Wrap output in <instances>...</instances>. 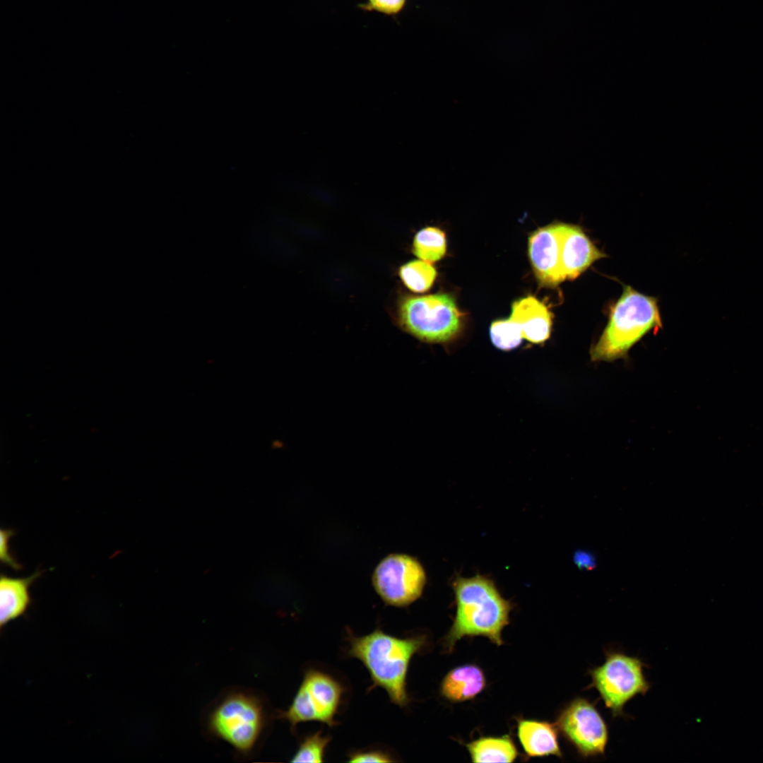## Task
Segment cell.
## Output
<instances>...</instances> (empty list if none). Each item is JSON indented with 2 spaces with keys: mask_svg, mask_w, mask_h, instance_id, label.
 <instances>
[{
  "mask_svg": "<svg viewBox=\"0 0 763 763\" xmlns=\"http://www.w3.org/2000/svg\"><path fill=\"white\" fill-rule=\"evenodd\" d=\"M446 241L444 232L434 227L419 230L414 237L413 252L421 260L436 262L445 255Z\"/></svg>",
  "mask_w": 763,
  "mask_h": 763,
  "instance_id": "17",
  "label": "cell"
},
{
  "mask_svg": "<svg viewBox=\"0 0 763 763\" xmlns=\"http://www.w3.org/2000/svg\"><path fill=\"white\" fill-rule=\"evenodd\" d=\"M426 573L421 563L406 554H390L376 567L372 574L374 590L389 605L406 607L422 595Z\"/></svg>",
  "mask_w": 763,
  "mask_h": 763,
  "instance_id": "8",
  "label": "cell"
},
{
  "mask_svg": "<svg viewBox=\"0 0 763 763\" xmlns=\"http://www.w3.org/2000/svg\"><path fill=\"white\" fill-rule=\"evenodd\" d=\"M344 692L343 685L331 674L308 668L288 708L275 717L288 721L292 731L299 723L308 721L335 726Z\"/></svg>",
  "mask_w": 763,
  "mask_h": 763,
  "instance_id": "6",
  "label": "cell"
},
{
  "mask_svg": "<svg viewBox=\"0 0 763 763\" xmlns=\"http://www.w3.org/2000/svg\"><path fill=\"white\" fill-rule=\"evenodd\" d=\"M42 574L37 571L25 578L1 574L0 577V629L23 616L32 603L30 586Z\"/></svg>",
  "mask_w": 763,
  "mask_h": 763,
  "instance_id": "13",
  "label": "cell"
},
{
  "mask_svg": "<svg viewBox=\"0 0 763 763\" xmlns=\"http://www.w3.org/2000/svg\"><path fill=\"white\" fill-rule=\"evenodd\" d=\"M661 327L657 300L624 286L620 297L610 309L607 326L591 348V359L610 362L625 358L644 335Z\"/></svg>",
  "mask_w": 763,
  "mask_h": 763,
  "instance_id": "4",
  "label": "cell"
},
{
  "mask_svg": "<svg viewBox=\"0 0 763 763\" xmlns=\"http://www.w3.org/2000/svg\"><path fill=\"white\" fill-rule=\"evenodd\" d=\"M573 559L575 564L582 570H591L596 566V558L588 550H576L574 554Z\"/></svg>",
  "mask_w": 763,
  "mask_h": 763,
  "instance_id": "24",
  "label": "cell"
},
{
  "mask_svg": "<svg viewBox=\"0 0 763 763\" xmlns=\"http://www.w3.org/2000/svg\"><path fill=\"white\" fill-rule=\"evenodd\" d=\"M331 740L329 735L319 731L306 735L300 743L291 759L292 762H322L326 749Z\"/></svg>",
  "mask_w": 763,
  "mask_h": 763,
  "instance_id": "19",
  "label": "cell"
},
{
  "mask_svg": "<svg viewBox=\"0 0 763 763\" xmlns=\"http://www.w3.org/2000/svg\"><path fill=\"white\" fill-rule=\"evenodd\" d=\"M348 655L359 660L367 668L372 685L384 689L394 704L406 707L410 702L407 676L412 658L427 644L425 635L397 637L379 628L359 637L348 633Z\"/></svg>",
  "mask_w": 763,
  "mask_h": 763,
  "instance_id": "1",
  "label": "cell"
},
{
  "mask_svg": "<svg viewBox=\"0 0 763 763\" xmlns=\"http://www.w3.org/2000/svg\"><path fill=\"white\" fill-rule=\"evenodd\" d=\"M398 275L403 283L414 292H424L432 285L437 271L429 262L413 260L402 265Z\"/></svg>",
  "mask_w": 763,
  "mask_h": 763,
  "instance_id": "18",
  "label": "cell"
},
{
  "mask_svg": "<svg viewBox=\"0 0 763 763\" xmlns=\"http://www.w3.org/2000/svg\"><path fill=\"white\" fill-rule=\"evenodd\" d=\"M562 223H553L533 232L528 239V256L539 283L556 287L566 280L561 262Z\"/></svg>",
  "mask_w": 763,
  "mask_h": 763,
  "instance_id": "10",
  "label": "cell"
},
{
  "mask_svg": "<svg viewBox=\"0 0 763 763\" xmlns=\"http://www.w3.org/2000/svg\"><path fill=\"white\" fill-rule=\"evenodd\" d=\"M398 320L408 333L425 342L442 343L454 338L461 326V314L450 295L439 293L404 298Z\"/></svg>",
  "mask_w": 763,
  "mask_h": 763,
  "instance_id": "5",
  "label": "cell"
},
{
  "mask_svg": "<svg viewBox=\"0 0 763 763\" xmlns=\"http://www.w3.org/2000/svg\"><path fill=\"white\" fill-rule=\"evenodd\" d=\"M557 727L548 721L521 719L518 722L517 736L524 752L529 757L562 756Z\"/></svg>",
  "mask_w": 763,
  "mask_h": 763,
  "instance_id": "14",
  "label": "cell"
},
{
  "mask_svg": "<svg viewBox=\"0 0 763 763\" xmlns=\"http://www.w3.org/2000/svg\"><path fill=\"white\" fill-rule=\"evenodd\" d=\"M552 318L548 307L531 295L514 302L509 317L519 329L524 339L534 344L543 343L549 338Z\"/></svg>",
  "mask_w": 763,
  "mask_h": 763,
  "instance_id": "12",
  "label": "cell"
},
{
  "mask_svg": "<svg viewBox=\"0 0 763 763\" xmlns=\"http://www.w3.org/2000/svg\"><path fill=\"white\" fill-rule=\"evenodd\" d=\"M396 759L389 752L378 748L362 749L348 755L349 762H394Z\"/></svg>",
  "mask_w": 763,
  "mask_h": 763,
  "instance_id": "22",
  "label": "cell"
},
{
  "mask_svg": "<svg viewBox=\"0 0 763 763\" xmlns=\"http://www.w3.org/2000/svg\"><path fill=\"white\" fill-rule=\"evenodd\" d=\"M13 535L14 531L11 529H1L0 558L5 565L13 569L20 570L22 569V565L13 556L10 550L9 540Z\"/></svg>",
  "mask_w": 763,
  "mask_h": 763,
  "instance_id": "23",
  "label": "cell"
},
{
  "mask_svg": "<svg viewBox=\"0 0 763 763\" xmlns=\"http://www.w3.org/2000/svg\"><path fill=\"white\" fill-rule=\"evenodd\" d=\"M456 615L443 639L444 649L451 652L464 637L483 636L493 644H503L502 633L509 622L512 605L499 592L491 579L481 575L453 581Z\"/></svg>",
  "mask_w": 763,
  "mask_h": 763,
  "instance_id": "2",
  "label": "cell"
},
{
  "mask_svg": "<svg viewBox=\"0 0 763 763\" xmlns=\"http://www.w3.org/2000/svg\"><path fill=\"white\" fill-rule=\"evenodd\" d=\"M490 337L492 344L504 351L516 348L524 339L519 329L509 318L493 321L490 328Z\"/></svg>",
  "mask_w": 763,
  "mask_h": 763,
  "instance_id": "20",
  "label": "cell"
},
{
  "mask_svg": "<svg viewBox=\"0 0 763 763\" xmlns=\"http://www.w3.org/2000/svg\"><path fill=\"white\" fill-rule=\"evenodd\" d=\"M556 726L583 758L605 754L608 726L595 704L588 699L576 697L569 702L560 711Z\"/></svg>",
  "mask_w": 763,
  "mask_h": 763,
  "instance_id": "9",
  "label": "cell"
},
{
  "mask_svg": "<svg viewBox=\"0 0 763 763\" xmlns=\"http://www.w3.org/2000/svg\"><path fill=\"white\" fill-rule=\"evenodd\" d=\"M473 762H512L518 750L509 735L482 737L466 745Z\"/></svg>",
  "mask_w": 763,
  "mask_h": 763,
  "instance_id": "16",
  "label": "cell"
},
{
  "mask_svg": "<svg viewBox=\"0 0 763 763\" xmlns=\"http://www.w3.org/2000/svg\"><path fill=\"white\" fill-rule=\"evenodd\" d=\"M270 721L265 700L249 690H232L210 708L205 726L212 737L248 757L260 744Z\"/></svg>",
  "mask_w": 763,
  "mask_h": 763,
  "instance_id": "3",
  "label": "cell"
},
{
  "mask_svg": "<svg viewBox=\"0 0 763 763\" xmlns=\"http://www.w3.org/2000/svg\"><path fill=\"white\" fill-rule=\"evenodd\" d=\"M408 0H367L357 7L364 11L377 12L389 16H397L406 7Z\"/></svg>",
  "mask_w": 763,
  "mask_h": 763,
  "instance_id": "21",
  "label": "cell"
},
{
  "mask_svg": "<svg viewBox=\"0 0 763 763\" xmlns=\"http://www.w3.org/2000/svg\"><path fill=\"white\" fill-rule=\"evenodd\" d=\"M606 257L581 227L562 223L561 262L566 280L578 278L595 261Z\"/></svg>",
  "mask_w": 763,
  "mask_h": 763,
  "instance_id": "11",
  "label": "cell"
},
{
  "mask_svg": "<svg viewBox=\"0 0 763 763\" xmlns=\"http://www.w3.org/2000/svg\"><path fill=\"white\" fill-rule=\"evenodd\" d=\"M605 661L588 670L591 683L613 717L623 716L624 706L637 694L644 695L651 685L644 674L646 664L639 658L619 651H605Z\"/></svg>",
  "mask_w": 763,
  "mask_h": 763,
  "instance_id": "7",
  "label": "cell"
},
{
  "mask_svg": "<svg viewBox=\"0 0 763 763\" xmlns=\"http://www.w3.org/2000/svg\"><path fill=\"white\" fill-rule=\"evenodd\" d=\"M485 685L483 670L476 665L466 664L453 668L445 675L440 693L450 702H461L475 698Z\"/></svg>",
  "mask_w": 763,
  "mask_h": 763,
  "instance_id": "15",
  "label": "cell"
}]
</instances>
